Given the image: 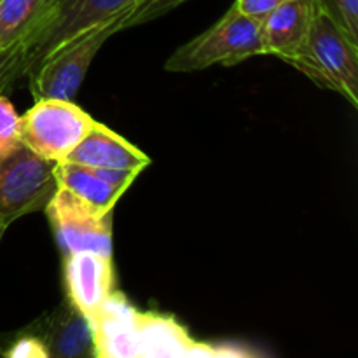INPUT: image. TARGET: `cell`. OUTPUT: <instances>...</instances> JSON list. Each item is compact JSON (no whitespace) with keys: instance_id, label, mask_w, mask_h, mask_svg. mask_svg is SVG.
Segmentation results:
<instances>
[{"instance_id":"1","label":"cell","mask_w":358,"mask_h":358,"mask_svg":"<svg viewBox=\"0 0 358 358\" xmlns=\"http://www.w3.org/2000/svg\"><path fill=\"white\" fill-rule=\"evenodd\" d=\"M138 0H49L44 14L21 42L17 79L28 77L52 51L83 31L128 16Z\"/></svg>"},{"instance_id":"2","label":"cell","mask_w":358,"mask_h":358,"mask_svg":"<svg viewBox=\"0 0 358 358\" xmlns=\"http://www.w3.org/2000/svg\"><path fill=\"white\" fill-rule=\"evenodd\" d=\"M264 55L261 27L231 6L215 24L177 49L164 63L168 72H198L210 66H233Z\"/></svg>"},{"instance_id":"3","label":"cell","mask_w":358,"mask_h":358,"mask_svg":"<svg viewBox=\"0 0 358 358\" xmlns=\"http://www.w3.org/2000/svg\"><path fill=\"white\" fill-rule=\"evenodd\" d=\"M320 87L358 105V44L320 9L311 24L304 49L289 63Z\"/></svg>"},{"instance_id":"4","label":"cell","mask_w":358,"mask_h":358,"mask_svg":"<svg viewBox=\"0 0 358 358\" xmlns=\"http://www.w3.org/2000/svg\"><path fill=\"white\" fill-rule=\"evenodd\" d=\"M124 20L126 16H119L107 23L96 24L52 51L28 76L30 91L35 100L41 98L73 100L79 87L83 86V80L94 56L112 35L124 30Z\"/></svg>"},{"instance_id":"5","label":"cell","mask_w":358,"mask_h":358,"mask_svg":"<svg viewBox=\"0 0 358 358\" xmlns=\"http://www.w3.org/2000/svg\"><path fill=\"white\" fill-rule=\"evenodd\" d=\"M93 124L94 119L72 100L41 98L20 115V140L42 159L62 163Z\"/></svg>"},{"instance_id":"6","label":"cell","mask_w":358,"mask_h":358,"mask_svg":"<svg viewBox=\"0 0 358 358\" xmlns=\"http://www.w3.org/2000/svg\"><path fill=\"white\" fill-rule=\"evenodd\" d=\"M55 164L31 152L23 143L0 159V227L44 210L55 194Z\"/></svg>"},{"instance_id":"7","label":"cell","mask_w":358,"mask_h":358,"mask_svg":"<svg viewBox=\"0 0 358 358\" xmlns=\"http://www.w3.org/2000/svg\"><path fill=\"white\" fill-rule=\"evenodd\" d=\"M62 255L90 250L112 255V212H101L58 185L45 205Z\"/></svg>"},{"instance_id":"8","label":"cell","mask_w":358,"mask_h":358,"mask_svg":"<svg viewBox=\"0 0 358 358\" xmlns=\"http://www.w3.org/2000/svg\"><path fill=\"white\" fill-rule=\"evenodd\" d=\"M248 350L231 345H212L198 341L191 332L170 315L140 311L136 308L133 324V358L177 357H245Z\"/></svg>"},{"instance_id":"9","label":"cell","mask_w":358,"mask_h":358,"mask_svg":"<svg viewBox=\"0 0 358 358\" xmlns=\"http://www.w3.org/2000/svg\"><path fill=\"white\" fill-rule=\"evenodd\" d=\"M63 285L66 301L76 310L91 318L115 290L112 255L90 250L65 254Z\"/></svg>"},{"instance_id":"10","label":"cell","mask_w":358,"mask_h":358,"mask_svg":"<svg viewBox=\"0 0 358 358\" xmlns=\"http://www.w3.org/2000/svg\"><path fill=\"white\" fill-rule=\"evenodd\" d=\"M318 13L317 0H289L261 21L264 55L290 63L301 55Z\"/></svg>"},{"instance_id":"11","label":"cell","mask_w":358,"mask_h":358,"mask_svg":"<svg viewBox=\"0 0 358 358\" xmlns=\"http://www.w3.org/2000/svg\"><path fill=\"white\" fill-rule=\"evenodd\" d=\"M34 332L44 345L48 358H91L94 343L91 322L66 301L51 315L35 322Z\"/></svg>"},{"instance_id":"12","label":"cell","mask_w":358,"mask_h":358,"mask_svg":"<svg viewBox=\"0 0 358 358\" xmlns=\"http://www.w3.org/2000/svg\"><path fill=\"white\" fill-rule=\"evenodd\" d=\"M65 161L90 168H114L136 173H142L152 163V159L138 147L98 121H94L93 128L77 143Z\"/></svg>"},{"instance_id":"13","label":"cell","mask_w":358,"mask_h":358,"mask_svg":"<svg viewBox=\"0 0 358 358\" xmlns=\"http://www.w3.org/2000/svg\"><path fill=\"white\" fill-rule=\"evenodd\" d=\"M55 178L56 184L69 189L70 192L101 212H112L126 192L124 189L114 187L103 180L93 168L69 163V161L55 164Z\"/></svg>"},{"instance_id":"14","label":"cell","mask_w":358,"mask_h":358,"mask_svg":"<svg viewBox=\"0 0 358 358\" xmlns=\"http://www.w3.org/2000/svg\"><path fill=\"white\" fill-rule=\"evenodd\" d=\"M49 0H0V49L23 42Z\"/></svg>"},{"instance_id":"15","label":"cell","mask_w":358,"mask_h":358,"mask_svg":"<svg viewBox=\"0 0 358 358\" xmlns=\"http://www.w3.org/2000/svg\"><path fill=\"white\" fill-rule=\"evenodd\" d=\"M317 6L358 44V0H317Z\"/></svg>"},{"instance_id":"16","label":"cell","mask_w":358,"mask_h":358,"mask_svg":"<svg viewBox=\"0 0 358 358\" xmlns=\"http://www.w3.org/2000/svg\"><path fill=\"white\" fill-rule=\"evenodd\" d=\"M20 143V115L0 87V159L9 156Z\"/></svg>"},{"instance_id":"17","label":"cell","mask_w":358,"mask_h":358,"mask_svg":"<svg viewBox=\"0 0 358 358\" xmlns=\"http://www.w3.org/2000/svg\"><path fill=\"white\" fill-rule=\"evenodd\" d=\"M184 2H187V0H138L126 16L124 30L143 23H150L163 14L170 13L171 9H177Z\"/></svg>"},{"instance_id":"18","label":"cell","mask_w":358,"mask_h":358,"mask_svg":"<svg viewBox=\"0 0 358 358\" xmlns=\"http://www.w3.org/2000/svg\"><path fill=\"white\" fill-rule=\"evenodd\" d=\"M2 355L7 358H48V352L41 339L27 329L10 343L9 348L3 350Z\"/></svg>"},{"instance_id":"19","label":"cell","mask_w":358,"mask_h":358,"mask_svg":"<svg viewBox=\"0 0 358 358\" xmlns=\"http://www.w3.org/2000/svg\"><path fill=\"white\" fill-rule=\"evenodd\" d=\"M21 62V42L0 49V87L6 90L17 80V69Z\"/></svg>"},{"instance_id":"20","label":"cell","mask_w":358,"mask_h":358,"mask_svg":"<svg viewBox=\"0 0 358 358\" xmlns=\"http://www.w3.org/2000/svg\"><path fill=\"white\" fill-rule=\"evenodd\" d=\"M289 2V0H236L234 6L240 13H243L245 16L252 17L254 21H257L261 24V21L268 16L269 13L280 7L282 3Z\"/></svg>"},{"instance_id":"21","label":"cell","mask_w":358,"mask_h":358,"mask_svg":"<svg viewBox=\"0 0 358 358\" xmlns=\"http://www.w3.org/2000/svg\"><path fill=\"white\" fill-rule=\"evenodd\" d=\"M7 229H3V227H0V241H2V238H3V233H6Z\"/></svg>"}]
</instances>
